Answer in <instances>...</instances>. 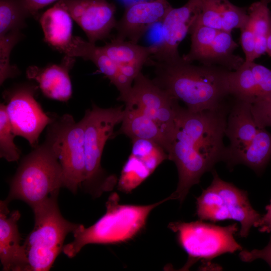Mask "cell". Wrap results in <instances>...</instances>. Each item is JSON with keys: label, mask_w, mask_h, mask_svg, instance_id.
Returning <instances> with one entry per match:
<instances>
[{"label": "cell", "mask_w": 271, "mask_h": 271, "mask_svg": "<svg viewBox=\"0 0 271 271\" xmlns=\"http://www.w3.org/2000/svg\"><path fill=\"white\" fill-rule=\"evenodd\" d=\"M230 105L226 102L217 109L201 111L179 107L167 153L168 160L176 164L179 176L176 190L170 195L172 200L182 203L202 176L223 161L226 150L223 137Z\"/></svg>", "instance_id": "obj_1"}, {"label": "cell", "mask_w": 271, "mask_h": 271, "mask_svg": "<svg viewBox=\"0 0 271 271\" xmlns=\"http://www.w3.org/2000/svg\"><path fill=\"white\" fill-rule=\"evenodd\" d=\"M154 82L192 111L217 109L229 96L230 71L217 66H197L182 58L171 61L151 60Z\"/></svg>", "instance_id": "obj_2"}, {"label": "cell", "mask_w": 271, "mask_h": 271, "mask_svg": "<svg viewBox=\"0 0 271 271\" xmlns=\"http://www.w3.org/2000/svg\"><path fill=\"white\" fill-rule=\"evenodd\" d=\"M138 205L122 204L116 193L111 194L106 203V212L88 227L79 224L73 231L74 240L64 245L63 252L72 258L89 244H114L132 239L144 229L152 211L165 201Z\"/></svg>", "instance_id": "obj_3"}, {"label": "cell", "mask_w": 271, "mask_h": 271, "mask_svg": "<svg viewBox=\"0 0 271 271\" xmlns=\"http://www.w3.org/2000/svg\"><path fill=\"white\" fill-rule=\"evenodd\" d=\"M46 139L21 161L10 183L7 202L20 200L32 209L58 196L63 187V172L53 134L47 128Z\"/></svg>", "instance_id": "obj_4"}, {"label": "cell", "mask_w": 271, "mask_h": 271, "mask_svg": "<svg viewBox=\"0 0 271 271\" xmlns=\"http://www.w3.org/2000/svg\"><path fill=\"white\" fill-rule=\"evenodd\" d=\"M122 106L103 108L93 104L82 118L84 124L85 171L81 184L93 196L111 190L116 182L101 166V159L106 141L112 136L115 126L121 122Z\"/></svg>", "instance_id": "obj_5"}, {"label": "cell", "mask_w": 271, "mask_h": 271, "mask_svg": "<svg viewBox=\"0 0 271 271\" xmlns=\"http://www.w3.org/2000/svg\"><path fill=\"white\" fill-rule=\"evenodd\" d=\"M54 196L32 209L34 226L23 245L28 266L27 271H47L63 250L67 235L79 224L72 223L61 215Z\"/></svg>", "instance_id": "obj_6"}, {"label": "cell", "mask_w": 271, "mask_h": 271, "mask_svg": "<svg viewBox=\"0 0 271 271\" xmlns=\"http://www.w3.org/2000/svg\"><path fill=\"white\" fill-rule=\"evenodd\" d=\"M211 184L196 198L199 220L212 222L232 219L240 224L238 235L246 237L261 215L251 206L247 193L221 179L212 171Z\"/></svg>", "instance_id": "obj_7"}, {"label": "cell", "mask_w": 271, "mask_h": 271, "mask_svg": "<svg viewBox=\"0 0 271 271\" xmlns=\"http://www.w3.org/2000/svg\"><path fill=\"white\" fill-rule=\"evenodd\" d=\"M168 227L176 234L179 245L188 254L184 269L200 259L209 260L224 253L242 250L234 238L238 230L236 223L220 226L201 220L179 221L170 222Z\"/></svg>", "instance_id": "obj_8"}, {"label": "cell", "mask_w": 271, "mask_h": 271, "mask_svg": "<svg viewBox=\"0 0 271 271\" xmlns=\"http://www.w3.org/2000/svg\"><path fill=\"white\" fill-rule=\"evenodd\" d=\"M55 141L63 172V187L76 193L84 180L85 171L84 124L71 115L55 117L49 124Z\"/></svg>", "instance_id": "obj_9"}, {"label": "cell", "mask_w": 271, "mask_h": 271, "mask_svg": "<svg viewBox=\"0 0 271 271\" xmlns=\"http://www.w3.org/2000/svg\"><path fill=\"white\" fill-rule=\"evenodd\" d=\"M190 34V49L182 56L184 61H197L203 65L220 66L229 71L237 70L244 62L234 54L238 46L231 32L195 24Z\"/></svg>", "instance_id": "obj_10"}, {"label": "cell", "mask_w": 271, "mask_h": 271, "mask_svg": "<svg viewBox=\"0 0 271 271\" xmlns=\"http://www.w3.org/2000/svg\"><path fill=\"white\" fill-rule=\"evenodd\" d=\"M36 90L37 87L25 85L6 91L4 94L14 133L25 139L34 148L38 146L41 132L55 118L47 115L36 101Z\"/></svg>", "instance_id": "obj_11"}, {"label": "cell", "mask_w": 271, "mask_h": 271, "mask_svg": "<svg viewBox=\"0 0 271 271\" xmlns=\"http://www.w3.org/2000/svg\"><path fill=\"white\" fill-rule=\"evenodd\" d=\"M178 101L141 72L134 80L130 96L124 103L126 107L138 110L154 120L171 143L180 106Z\"/></svg>", "instance_id": "obj_12"}, {"label": "cell", "mask_w": 271, "mask_h": 271, "mask_svg": "<svg viewBox=\"0 0 271 271\" xmlns=\"http://www.w3.org/2000/svg\"><path fill=\"white\" fill-rule=\"evenodd\" d=\"M56 4L68 12L92 43L107 38L115 29V7L108 0H60Z\"/></svg>", "instance_id": "obj_13"}, {"label": "cell", "mask_w": 271, "mask_h": 271, "mask_svg": "<svg viewBox=\"0 0 271 271\" xmlns=\"http://www.w3.org/2000/svg\"><path fill=\"white\" fill-rule=\"evenodd\" d=\"M200 10V0H188L180 8L170 9L162 21L163 42L152 56L156 61H171L182 58L178 46L196 23Z\"/></svg>", "instance_id": "obj_14"}, {"label": "cell", "mask_w": 271, "mask_h": 271, "mask_svg": "<svg viewBox=\"0 0 271 271\" xmlns=\"http://www.w3.org/2000/svg\"><path fill=\"white\" fill-rule=\"evenodd\" d=\"M171 7L167 0L141 1L126 7L117 22L115 38L138 43L153 25L163 21Z\"/></svg>", "instance_id": "obj_15"}, {"label": "cell", "mask_w": 271, "mask_h": 271, "mask_svg": "<svg viewBox=\"0 0 271 271\" xmlns=\"http://www.w3.org/2000/svg\"><path fill=\"white\" fill-rule=\"evenodd\" d=\"M230 95L251 104L271 96V69L245 61L228 77Z\"/></svg>", "instance_id": "obj_16"}, {"label": "cell", "mask_w": 271, "mask_h": 271, "mask_svg": "<svg viewBox=\"0 0 271 271\" xmlns=\"http://www.w3.org/2000/svg\"><path fill=\"white\" fill-rule=\"evenodd\" d=\"M9 203L0 202V259L4 270L27 271L28 260L17 222L19 211L10 212Z\"/></svg>", "instance_id": "obj_17"}, {"label": "cell", "mask_w": 271, "mask_h": 271, "mask_svg": "<svg viewBox=\"0 0 271 271\" xmlns=\"http://www.w3.org/2000/svg\"><path fill=\"white\" fill-rule=\"evenodd\" d=\"M75 62V57L65 55L61 63L45 68L29 67L26 71L28 78L35 80L43 94L47 98L67 101L71 97L72 84L69 72Z\"/></svg>", "instance_id": "obj_18"}, {"label": "cell", "mask_w": 271, "mask_h": 271, "mask_svg": "<svg viewBox=\"0 0 271 271\" xmlns=\"http://www.w3.org/2000/svg\"><path fill=\"white\" fill-rule=\"evenodd\" d=\"M259 129L252 113L251 104L234 98L225 129L230 144L226 147L223 161L248 145Z\"/></svg>", "instance_id": "obj_19"}, {"label": "cell", "mask_w": 271, "mask_h": 271, "mask_svg": "<svg viewBox=\"0 0 271 271\" xmlns=\"http://www.w3.org/2000/svg\"><path fill=\"white\" fill-rule=\"evenodd\" d=\"M201 10L196 24L231 32L241 29L247 23L248 15L245 8L229 0H200Z\"/></svg>", "instance_id": "obj_20"}, {"label": "cell", "mask_w": 271, "mask_h": 271, "mask_svg": "<svg viewBox=\"0 0 271 271\" xmlns=\"http://www.w3.org/2000/svg\"><path fill=\"white\" fill-rule=\"evenodd\" d=\"M40 23L45 41L63 53L73 37L72 19L68 12L56 3L42 14Z\"/></svg>", "instance_id": "obj_21"}, {"label": "cell", "mask_w": 271, "mask_h": 271, "mask_svg": "<svg viewBox=\"0 0 271 271\" xmlns=\"http://www.w3.org/2000/svg\"><path fill=\"white\" fill-rule=\"evenodd\" d=\"M120 132L130 138L153 141L168 153L171 141L160 126L151 118L142 112L125 106Z\"/></svg>", "instance_id": "obj_22"}, {"label": "cell", "mask_w": 271, "mask_h": 271, "mask_svg": "<svg viewBox=\"0 0 271 271\" xmlns=\"http://www.w3.org/2000/svg\"><path fill=\"white\" fill-rule=\"evenodd\" d=\"M271 160V133L259 128L253 140L242 150L228 158L225 162L230 168L244 165L261 174Z\"/></svg>", "instance_id": "obj_23"}, {"label": "cell", "mask_w": 271, "mask_h": 271, "mask_svg": "<svg viewBox=\"0 0 271 271\" xmlns=\"http://www.w3.org/2000/svg\"><path fill=\"white\" fill-rule=\"evenodd\" d=\"M70 57H81L90 60L114 85L119 73L118 65L95 44L87 42L79 37L73 36L69 45L63 52Z\"/></svg>", "instance_id": "obj_24"}, {"label": "cell", "mask_w": 271, "mask_h": 271, "mask_svg": "<svg viewBox=\"0 0 271 271\" xmlns=\"http://www.w3.org/2000/svg\"><path fill=\"white\" fill-rule=\"evenodd\" d=\"M100 47L117 65L132 63L144 65L149 63L151 56L157 50L155 46H143L116 38Z\"/></svg>", "instance_id": "obj_25"}, {"label": "cell", "mask_w": 271, "mask_h": 271, "mask_svg": "<svg viewBox=\"0 0 271 271\" xmlns=\"http://www.w3.org/2000/svg\"><path fill=\"white\" fill-rule=\"evenodd\" d=\"M271 0H259L252 3L247 10V23L255 38L254 60L266 52V40L270 28L271 14L268 5Z\"/></svg>", "instance_id": "obj_26"}, {"label": "cell", "mask_w": 271, "mask_h": 271, "mask_svg": "<svg viewBox=\"0 0 271 271\" xmlns=\"http://www.w3.org/2000/svg\"><path fill=\"white\" fill-rule=\"evenodd\" d=\"M152 173L141 160L130 154L122 168L117 188L122 192L130 193Z\"/></svg>", "instance_id": "obj_27"}, {"label": "cell", "mask_w": 271, "mask_h": 271, "mask_svg": "<svg viewBox=\"0 0 271 271\" xmlns=\"http://www.w3.org/2000/svg\"><path fill=\"white\" fill-rule=\"evenodd\" d=\"M131 141V154L141 160L153 173L164 161L168 159L165 149L153 141L142 139Z\"/></svg>", "instance_id": "obj_28"}, {"label": "cell", "mask_w": 271, "mask_h": 271, "mask_svg": "<svg viewBox=\"0 0 271 271\" xmlns=\"http://www.w3.org/2000/svg\"><path fill=\"white\" fill-rule=\"evenodd\" d=\"M28 17L21 0H0V34L21 30Z\"/></svg>", "instance_id": "obj_29"}, {"label": "cell", "mask_w": 271, "mask_h": 271, "mask_svg": "<svg viewBox=\"0 0 271 271\" xmlns=\"http://www.w3.org/2000/svg\"><path fill=\"white\" fill-rule=\"evenodd\" d=\"M21 30H16L0 34V84L19 74L18 68L10 63L13 48L22 39Z\"/></svg>", "instance_id": "obj_30"}, {"label": "cell", "mask_w": 271, "mask_h": 271, "mask_svg": "<svg viewBox=\"0 0 271 271\" xmlns=\"http://www.w3.org/2000/svg\"><path fill=\"white\" fill-rule=\"evenodd\" d=\"M16 137L10 121L6 104H0V157L8 162L17 161L21 151L14 142Z\"/></svg>", "instance_id": "obj_31"}, {"label": "cell", "mask_w": 271, "mask_h": 271, "mask_svg": "<svg viewBox=\"0 0 271 271\" xmlns=\"http://www.w3.org/2000/svg\"><path fill=\"white\" fill-rule=\"evenodd\" d=\"M251 111L259 128L271 127V96L251 104Z\"/></svg>", "instance_id": "obj_32"}, {"label": "cell", "mask_w": 271, "mask_h": 271, "mask_svg": "<svg viewBox=\"0 0 271 271\" xmlns=\"http://www.w3.org/2000/svg\"><path fill=\"white\" fill-rule=\"evenodd\" d=\"M239 257L244 262H251L257 259H263L271 268V235L268 243L263 248L251 250H242L239 254Z\"/></svg>", "instance_id": "obj_33"}, {"label": "cell", "mask_w": 271, "mask_h": 271, "mask_svg": "<svg viewBox=\"0 0 271 271\" xmlns=\"http://www.w3.org/2000/svg\"><path fill=\"white\" fill-rule=\"evenodd\" d=\"M240 30L241 44L245 56L244 61H254L255 38L252 31L247 23Z\"/></svg>", "instance_id": "obj_34"}, {"label": "cell", "mask_w": 271, "mask_h": 271, "mask_svg": "<svg viewBox=\"0 0 271 271\" xmlns=\"http://www.w3.org/2000/svg\"><path fill=\"white\" fill-rule=\"evenodd\" d=\"M148 45L155 46L157 48L161 45L163 40L162 21L153 25L146 32L145 35Z\"/></svg>", "instance_id": "obj_35"}, {"label": "cell", "mask_w": 271, "mask_h": 271, "mask_svg": "<svg viewBox=\"0 0 271 271\" xmlns=\"http://www.w3.org/2000/svg\"><path fill=\"white\" fill-rule=\"evenodd\" d=\"M57 1L60 0H21L22 6L29 17L37 16L41 9Z\"/></svg>", "instance_id": "obj_36"}, {"label": "cell", "mask_w": 271, "mask_h": 271, "mask_svg": "<svg viewBox=\"0 0 271 271\" xmlns=\"http://www.w3.org/2000/svg\"><path fill=\"white\" fill-rule=\"evenodd\" d=\"M266 212L261 215L260 219L254 224L261 232H271V199L270 204L265 207Z\"/></svg>", "instance_id": "obj_37"}, {"label": "cell", "mask_w": 271, "mask_h": 271, "mask_svg": "<svg viewBox=\"0 0 271 271\" xmlns=\"http://www.w3.org/2000/svg\"><path fill=\"white\" fill-rule=\"evenodd\" d=\"M119 71L127 78L134 81L138 75L142 72L143 65L139 64H119Z\"/></svg>", "instance_id": "obj_38"}, {"label": "cell", "mask_w": 271, "mask_h": 271, "mask_svg": "<svg viewBox=\"0 0 271 271\" xmlns=\"http://www.w3.org/2000/svg\"><path fill=\"white\" fill-rule=\"evenodd\" d=\"M266 52L271 57V29L267 34L266 40Z\"/></svg>", "instance_id": "obj_39"}, {"label": "cell", "mask_w": 271, "mask_h": 271, "mask_svg": "<svg viewBox=\"0 0 271 271\" xmlns=\"http://www.w3.org/2000/svg\"><path fill=\"white\" fill-rule=\"evenodd\" d=\"M121 3H122L125 7H127L133 3H137L141 1H149V0H118Z\"/></svg>", "instance_id": "obj_40"}, {"label": "cell", "mask_w": 271, "mask_h": 271, "mask_svg": "<svg viewBox=\"0 0 271 271\" xmlns=\"http://www.w3.org/2000/svg\"><path fill=\"white\" fill-rule=\"evenodd\" d=\"M270 29H271V21H270Z\"/></svg>", "instance_id": "obj_41"}]
</instances>
